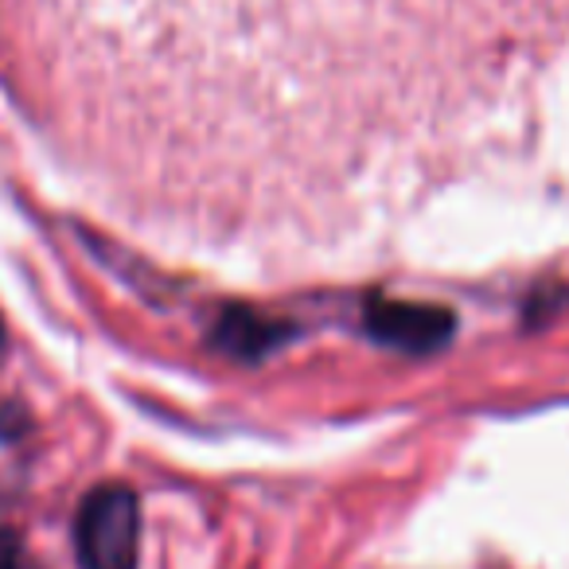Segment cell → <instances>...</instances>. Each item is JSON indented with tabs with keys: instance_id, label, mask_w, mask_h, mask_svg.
Listing matches in <instances>:
<instances>
[{
	"instance_id": "cell-1",
	"label": "cell",
	"mask_w": 569,
	"mask_h": 569,
	"mask_svg": "<svg viewBox=\"0 0 569 569\" xmlns=\"http://www.w3.org/2000/svg\"><path fill=\"white\" fill-rule=\"evenodd\" d=\"M82 569H137L141 550V507L137 496L121 483L90 491L74 522Z\"/></svg>"
},
{
	"instance_id": "cell-2",
	"label": "cell",
	"mask_w": 569,
	"mask_h": 569,
	"mask_svg": "<svg viewBox=\"0 0 569 569\" xmlns=\"http://www.w3.org/2000/svg\"><path fill=\"white\" fill-rule=\"evenodd\" d=\"M367 328L379 336L382 343L402 351H437L452 340L457 332V317L449 309H433V305H375L367 312Z\"/></svg>"
},
{
	"instance_id": "cell-3",
	"label": "cell",
	"mask_w": 569,
	"mask_h": 569,
	"mask_svg": "<svg viewBox=\"0 0 569 569\" xmlns=\"http://www.w3.org/2000/svg\"><path fill=\"white\" fill-rule=\"evenodd\" d=\"M0 569H24V546L9 530H0Z\"/></svg>"
}]
</instances>
